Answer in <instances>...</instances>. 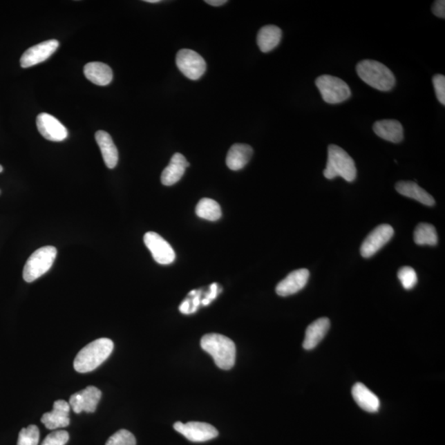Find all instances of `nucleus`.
I'll use <instances>...</instances> for the list:
<instances>
[{"label": "nucleus", "mask_w": 445, "mask_h": 445, "mask_svg": "<svg viewBox=\"0 0 445 445\" xmlns=\"http://www.w3.org/2000/svg\"><path fill=\"white\" fill-rule=\"evenodd\" d=\"M200 293V291H198V293L195 295L193 301H192V303H193V307L191 310V314H193V312L198 310L200 303H201Z\"/></svg>", "instance_id": "f704fd0d"}, {"label": "nucleus", "mask_w": 445, "mask_h": 445, "mask_svg": "<svg viewBox=\"0 0 445 445\" xmlns=\"http://www.w3.org/2000/svg\"><path fill=\"white\" fill-rule=\"evenodd\" d=\"M196 216L209 221L219 220L222 216L220 205L216 200L203 198L196 207Z\"/></svg>", "instance_id": "393cba45"}, {"label": "nucleus", "mask_w": 445, "mask_h": 445, "mask_svg": "<svg viewBox=\"0 0 445 445\" xmlns=\"http://www.w3.org/2000/svg\"><path fill=\"white\" fill-rule=\"evenodd\" d=\"M3 170V167L0 165V173H2Z\"/></svg>", "instance_id": "4c0bfd02"}, {"label": "nucleus", "mask_w": 445, "mask_h": 445, "mask_svg": "<svg viewBox=\"0 0 445 445\" xmlns=\"http://www.w3.org/2000/svg\"><path fill=\"white\" fill-rule=\"evenodd\" d=\"M396 190L399 194L406 196V198L416 200L419 202L427 205V207H433L435 203L431 195L424 190L417 182L406 181L397 182Z\"/></svg>", "instance_id": "5701e85b"}, {"label": "nucleus", "mask_w": 445, "mask_h": 445, "mask_svg": "<svg viewBox=\"0 0 445 445\" xmlns=\"http://www.w3.org/2000/svg\"><path fill=\"white\" fill-rule=\"evenodd\" d=\"M114 344L108 338H100L89 343L77 354L74 367L79 373H88L100 367L113 352Z\"/></svg>", "instance_id": "f03ea898"}, {"label": "nucleus", "mask_w": 445, "mask_h": 445, "mask_svg": "<svg viewBox=\"0 0 445 445\" xmlns=\"http://www.w3.org/2000/svg\"><path fill=\"white\" fill-rule=\"evenodd\" d=\"M397 277L405 290H412L417 284V272L413 267H401L397 273Z\"/></svg>", "instance_id": "cd10ccee"}, {"label": "nucleus", "mask_w": 445, "mask_h": 445, "mask_svg": "<svg viewBox=\"0 0 445 445\" xmlns=\"http://www.w3.org/2000/svg\"><path fill=\"white\" fill-rule=\"evenodd\" d=\"M414 241L417 245L435 246L438 243V235L433 225L422 223L414 232Z\"/></svg>", "instance_id": "a878e982"}, {"label": "nucleus", "mask_w": 445, "mask_h": 445, "mask_svg": "<svg viewBox=\"0 0 445 445\" xmlns=\"http://www.w3.org/2000/svg\"><path fill=\"white\" fill-rule=\"evenodd\" d=\"M145 246L151 252L153 259L158 264L169 265L174 262L176 255L172 246L155 232H148L144 234Z\"/></svg>", "instance_id": "1a4fd4ad"}, {"label": "nucleus", "mask_w": 445, "mask_h": 445, "mask_svg": "<svg viewBox=\"0 0 445 445\" xmlns=\"http://www.w3.org/2000/svg\"><path fill=\"white\" fill-rule=\"evenodd\" d=\"M39 439V429L37 426L31 425L21 430L17 445H38Z\"/></svg>", "instance_id": "bb28decb"}, {"label": "nucleus", "mask_w": 445, "mask_h": 445, "mask_svg": "<svg viewBox=\"0 0 445 445\" xmlns=\"http://www.w3.org/2000/svg\"><path fill=\"white\" fill-rule=\"evenodd\" d=\"M254 153L250 145L235 144L229 149L226 158V164L233 171L241 170L248 164Z\"/></svg>", "instance_id": "6ab92c4d"}, {"label": "nucleus", "mask_w": 445, "mask_h": 445, "mask_svg": "<svg viewBox=\"0 0 445 445\" xmlns=\"http://www.w3.org/2000/svg\"><path fill=\"white\" fill-rule=\"evenodd\" d=\"M59 47L57 40H48L36 46L30 47L25 51L20 59V65L23 68H29L44 62L49 59Z\"/></svg>", "instance_id": "9b49d317"}, {"label": "nucleus", "mask_w": 445, "mask_h": 445, "mask_svg": "<svg viewBox=\"0 0 445 445\" xmlns=\"http://www.w3.org/2000/svg\"><path fill=\"white\" fill-rule=\"evenodd\" d=\"M37 129L45 139L54 142L65 140L68 131L65 126L53 115L41 113L37 117Z\"/></svg>", "instance_id": "ddd939ff"}, {"label": "nucleus", "mask_w": 445, "mask_h": 445, "mask_svg": "<svg viewBox=\"0 0 445 445\" xmlns=\"http://www.w3.org/2000/svg\"><path fill=\"white\" fill-rule=\"evenodd\" d=\"M357 174V167L353 158L337 145H329L327 166L323 171L324 177L329 180L341 177L346 182H352L356 180Z\"/></svg>", "instance_id": "20e7f679"}, {"label": "nucleus", "mask_w": 445, "mask_h": 445, "mask_svg": "<svg viewBox=\"0 0 445 445\" xmlns=\"http://www.w3.org/2000/svg\"><path fill=\"white\" fill-rule=\"evenodd\" d=\"M282 31L275 25H267L260 29L258 34V45L261 51L269 53L280 44Z\"/></svg>", "instance_id": "b1692460"}, {"label": "nucleus", "mask_w": 445, "mask_h": 445, "mask_svg": "<svg viewBox=\"0 0 445 445\" xmlns=\"http://www.w3.org/2000/svg\"><path fill=\"white\" fill-rule=\"evenodd\" d=\"M95 140L100 148L105 164L108 169H113L117 165L119 155L111 136L104 131H98L95 134Z\"/></svg>", "instance_id": "aec40b11"}, {"label": "nucleus", "mask_w": 445, "mask_h": 445, "mask_svg": "<svg viewBox=\"0 0 445 445\" xmlns=\"http://www.w3.org/2000/svg\"><path fill=\"white\" fill-rule=\"evenodd\" d=\"M70 435L66 430H57L47 435L41 445H66Z\"/></svg>", "instance_id": "c756f323"}, {"label": "nucleus", "mask_w": 445, "mask_h": 445, "mask_svg": "<svg viewBox=\"0 0 445 445\" xmlns=\"http://www.w3.org/2000/svg\"><path fill=\"white\" fill-rule=\"evenodd\" d=\"M321 96L329 104H341L352 96L349 85L337 77L324 75L315 81Z\"/></svg>", "instance_id": "423d86ee"}, {"label": "nucleus", "mask_w": 445, "mask_h": 445, "mask_svg": "<svg viewBox=\"0 0 445 445\" xmlns=\"http://www.w3.org/2000/svg\"><path fill=\"white\" fill-rule=\"evenodd\" d=\"M433 14L440 19H445V1L444 0H437L432 6Z\"/></svg>", "instance_id": "2f4dec72"}, {"label": "nucleus", "mask_w": 445, "mask_h": 445, "mask_svg": "<svg viewBox=\"0 0 445 445\" xmlns=\"http://www.w3.org/2000/svg\"><path fill=\"white\" fill-rule=\"evenodd\" d=\"M357 72L363 82L379 91H390L395 86V75L386 66L379 61L365 59L359 62Z\"/></svg>", "instance_id": "7ed1b4c3"}, {"label": "nucleus", "mask_w": 445, "mask_h": 445, "mask_svg": "<svg viewBox=\"0 0 445 445\" xmlns=\"http://www.w3.org/2000/svg\"><path fill=\"white\" fill-rule=\"evenodd\" d=\"M102 397V392L96 387L88 386L84 390L75 393L70 397V408L77 414L94 413Z\"/></svg>", "instance_id": "f8f14e48"}, {"label": "nucleus", "mask_w": 445, "mask_h": 445, "mask_svg": "<svg viewBox=\"0 0 445 445\" xmlns=\"http://www.w3.org/2000/svg\"><path fill=\"white\" fill-rule=\"evenodd\" d=\"M330 320L322 318L314 321L307 328L303 346L307 350L314 349L323 339L330 328Z\"/></svg>", "instance_id": "a211bd4d"}, {"label": "nucleus", "mask_w": 445, "mask_h": 445, "mask_svg": "<svg viewBox=\"0 0 445 445\" xmlns=\"http://www.w3.org/2000/svg\"><path fill=\"white\" fill-rule=\"evenodd\" d=\"M179 70L191 80H198L207 70V63L200 55L189 49L180 50L176 57Z\"/></svg>", "instance_id": "0eeeda50"}, {"label": "nucleus", "mask_w": 445, "mask_h": 445, "mask_svg": "<svg viewBox=\"0 0 445 445\" xmlns=\"http://www.w3.org/2000/svg\"><path fill=\"white\" fill-rule=\"evenodd\" d=\"M200 345L211 354L220 369H232L236 359V346L229 337L216 333L207 334L201 338Z\"/></svg>", "instance_id": "f257e3e1"}, {"label": "nucleus", "mask_w": 445, "mask_h": 445, "mask_svg": "<svg viewBox=\"0 0 445 445\" xmlns=\"http://www.w3.org/2000/svg\"><path fill=\"white\" fill-rule=\"evenodd\" d=\"M373 131L381 139L392 143H400L404 140V127L396 120H382L374 124Z\"/></svg>", "instance_id": "f3484780"}, {"label": "nucleus", "mask_w": 445, "mask_h": 445, "mask_svg": "<svg viewBox=\"0 0 445 445\" xmlns=\"http://www.w3.org/2000/svg\"><path fill=\"white\" fill-rule=\"evenodd\" d=\"M309 278L310 272L307 269H296V271L290 273L283 281L277 285L276 293L282 297L296 294L305 287Z\"/></svg>", "instance_id": "4468645a"}, {"label": "nucleus", "mask_w": 445, "mask_h": 445, "mask_svg": "<svg viewBox=\"0 0 445 445\" xmlns=\"http://www.w3.org/2000/svg\"><path fill=\"white\" fill-rule=\"evenodd\" d=\"M70 406L65 400H58L54 402L53 410L47 413L41 417V422L48 430H57L70 425V421L68 414L70 412Z\"/></svg>", "instance_id": "2eb2a0df"}, {"label": "nucleus", "mask_w": 445, "mask_h": 445, "mask_svg": "<svg viewBox=\"0 0 445 445\" xmlns=\"http://www.w3.org/2000/svg\"><path fill=\"white\" fill-rule=\"evenodd\" d=\"M145 2L147 3H160V0H145Z\"/></svg>", "instance_id": "e433bc0d"}, {"label": "nucleus", "mask_w": 445, "mask_h": 445, "mask_svg": "<svg viewBox=\"0 0 445 445\" xmlns=\"http://www.w3.org/2000/svg\"><path fill=\"white\" fill-rule=\"evenodd\" d=\"M85 77L91 82L100 86H106L113 79V73L111 68L102 62H90L84 66Z\"/></svg>", "instance_id": "4be33fe9"}, {"label": "nucleus", "mask_w": 445, "mask_h": 445, "mask_svg": "<svg viewBox=\"0 0 445 445\" xmlns=\"http://www.w3.org/2000/svg\"><path fill=\"white\" fill-rule=\"evenodd\" d=\"M106 445H136V439L130 431L120 430L111 436Z\"/></svg>", "instance_id": "c85d7f7f"}, {"label": "nucleus", "mask_w": 445, "mask_h": 445, "mask_svg": "<svg viewBox=\"0 0 445 445\" xmlns=\"http://www.w3.org/2000/svg\"><path fill=\"white\" fill-rule=\"evenodd\" d=\"M395 234V230L389 225H382L375 228L368 235L361 247L363 258H369L373 256L385 245L391 240Z\"/></svg>", "instance_id": "9d476101"}, {"label": "nucleus", "mask_w": 445, "mask_h": 445, "mask_svg": "<svg viewBox=\"0 0 445 445\" xmlns=\"http://www.w3.org/2000/svg\"><path fill=\"white\" fill-rule=\"evenodd\" d=\"M227 2L228 1H226V0H207V1H205V3H207L209 6L215 7L224 6Z\"/></svg>", "instance_id": "c9c22d12"}, {"label": "nucleus", "mask_w": 445, "mask_h": 445, "mask_svg": "<svg viewBox=\"0 0 445 445\" xmlns=\"http://www.w3.org/2000/svg\"><path fill=\"white\" fill-rule=\"evenodd\" d=\"M180 312L184 314H191V307L189 301H185L182 303V305L179 307Z\"/></svg>", "instance_id": "72a5a7b5"}, {"label": "nucleus", "mask_w": 445, "mask_h": 445, "mask_svg": "<svg viewBox=\"0 0 445 445\" xmlns=\"http://www.w3.org/2000/svg\"><path fill=\"white\" fill-rule=\"evenodd\" d=\"M174 429L191 442H205L217 437L219 432L209 424L191 422L187 424L178 422L174 424Z\"/></svg>", "instance_id": "6e6552de"}, {"label": "nucleus", "mask_w": 445, "mask_h": 445, "mask_svg": "<svg viewBox=\"0 0 445 445\" xmlns=\"http://www.w3.org/2000/svg\"><path fill=\"white\" fill-rule=\"evenodd\" d=\"M189 162L182 153H175L171 158L169 164L162 171L161 182L162 185L173 186L181 180L186 169L189 167Z\"/></svg>", "instance_id": "dca6fc26"}, {"label": "nucleus", "mask_w": 445, "mask_h": 445, "mask_svg": "<svg viewBox=\"0 0 445 445\" xmlns=\"http://www.w3.org/2000/svg\"><path fill=\"white\" fill-rule=\"evenodd\" d=\"M217 294L218 285L216 283H214L211 285V292L207 295V298L204 299L203 301H201V303H202L204 306L209 305L213 299H215L217 297Z\"/></svg>", "instance_id": "473e14b6"}, {"label": "nucleus", "mask_w": 445, "mask_h": 445, "mask_svg": "<svg viewBox=\"0 0 445 445\" xmlns=\"http://www.w3.org/2000/svg\"><path fill=\"white\" fill-rule=\"evenodd\" d=\"M352 396L357 404L363 410L368 413H377L380 401L379 397L372 392L366 385L357 383L352 388Z\"/></svg>", "instance_id": "412c9836"}, {"label": "nucleus", "mask_w": 445, "mask_h": 445, "mask_svg": "<svg viewBox=\"0 0 445 445\" xmlns=\"http://www.w3.org/2000/svg\"><path fill=\"white\" fill-rule=\"evenodd\" d=\"M433 85L437 100L443 106L445 105V77L443 75H435L433 77Z\"/></svg>", "instance_id": "7c9ffc66"}, {"label": "nucleus", "mask_w": 445, "mask_h": 445, "mask_svg": "<svg viewBox=\"0 0 445 445\" xmlns=\"http://www.w3.org/2000/svg\"><path fill=\"white\" fill-rule=\"evenodd\" d=\"M57 255V248L53 246L42 247L34 252L25 264L23 272L24 281L32 283L44 276L53 267Z\"/></svg>", "instance_id": "39448f33"}]
</instances>
